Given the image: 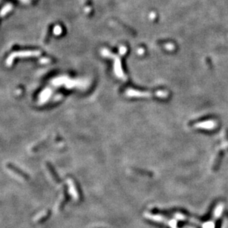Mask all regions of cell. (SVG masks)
<instances>
[{
	"instance_id": "6da1fadb",
	"label": "cell",
	"mask_w": 228,
	"mask_h": 228,
	"mask_svg": "<svg viewBox=\"0 0 228 228\" xmlns=\"http://www.w3.org/2000/svg\"><path fill=\"white\" fill-rule=\"evenodd\" d=\"M50 211H44L42 212V213H39L36 218H34V221H36V222H42L45 220H46L47 218H48L49 215H50Z\"/></svg>"
},
{
	"instance_id": "7a4b0ae2",
	"label": "cell",
	"mask_w": 228,
	"mask_h": 228,
	"mask_svg": "<svg viewBox=\"0 0 228 228\" xmlns=\"http://www.w3.org/2000/svg\"><path fill=\"white\" fill-rule=\"evenodd\" d=\"M68 183H69V185H70V193H71L72 196H73L74 199H77L78 198V193H77V192L75 191V186H74L73 184L72 183L71 181H69Z\"/></svg>"
}]
</instances>
